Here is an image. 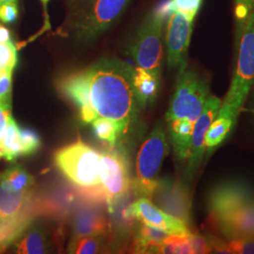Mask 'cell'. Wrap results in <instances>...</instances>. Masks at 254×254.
<instances>
[{
  "label": "cell",
  "instance_id": "obj_6",
  "mask_svg": "<svg viewBox=\"0 0 254 254\" xmlns=\"http://www.w3.org/2000/svg\"><path fill=\"white\" fill-rule=\"evenodd\" d=\"M168 18L154 8L138 27L129 53L136 66L161 77L164 54V27Z\"/></svg>",
  "mask_w": 254,
  "mask_h": 254
},
{
  "label": "cell",
  "instance_id": "obj_10",
  "mask_svg": "<svg viewBox=\"0 0 254 254\" xmlns=\"http://www.w3.org/2000/svg\"><path fill=\"white\" fill-rule=\"evenodd\" d=\"M40 217L65 222L84 200L79 187L66 182H57L45 190L35 193Z\"/></svg>",
  "mask_w": 254,
  "mask_h": 254
},
{
  "label": "cell",
  "instance_id": "obj_36",
  "mask_svg": "<svg viewBox=\"0 0 254 254\" xmlns=\"http://www.w3.org/2000/svg\"><path fill=\"white\" fill-rule=\"evenodd\" d=\"M207 240H208L211 253L213 254H231L229 244L226 243L223 239L219 238L218 236H210L207 235Z\"/></svg>",
  "mask_w": 254,
  "mask_h": 254
},
{
  "label": "cell",
  "instance_id": "obj_14",
  "mask_svg": "<svg viewBox=\"0 0 254 254\" xmlns=\"http://www.w3.org/2000/svg\"><path fill=\"white\" fill-rule=\"evenodd\" d=\"M152 200L166 213L190 224L191 196L185 183L170 177L159 179Z\"/></svg>",
  "mask_w": 254,
  "mask_h": 254
},
{
  "label": "cell",
  "instance_id": "obj_20",
  "mask_svg": "<svg viewBox=\"0 0 254 254\" xmlns=\"http://www.w3.org/2000/svg\"><path fill=\"white\" fill-rule=\"evenodd\" d=\"M160 79L161 77L141 67L136 66L134 68L133 84L140 109H145L156 99L160 88Z\"/></svg>",
  "mask_w": 254,
  "mask_h": 254
},
{
  "label": "cell",
  "instance_id": "obj_19",
  "mask_svg": "<svg viewBox=\"0 0 254 254\" xmlns=\"http://www.w3.org/2000/svg\"><path fill=\"white\" fill-rule=\"evenodd\" d=\"M170 141L178 161H188L190 154L191 140L194 123L185 118L167 121Z\"/></svg>",
  "mask_w": 254,
  "mask_h": 254
},
{
  "label": "cell",
  "instance_id": "obj_16",
  "mask_svg": "<svg viewBox=\"0 0 254 254\" xmlns=\"http://www.w3.org/2000/svg\"><path fill=\"white\" fill-rule=\"evenodd\" d=\"M130 213L137 221L173 236H190V229L183 220L166 213L147 198H138L129 204Z\"/></svg>",
  "mask_w": 254,
  "mask_h": 254
},
{
  "label": "cell",
  "instance_id": "obj_38",
  "mask_svg": "<svg viewBox=\"0 0 254 254\" xmlns=\"http://www.w3.org/2000/svg\"><path fill=\"white\" fill-rule=\"evenodd\" d=\"M248 100H249V106H248L249 110L253 111L254 113V84L252 88V91L250 92V95L248 97Z\"/></svg>",
  "mask_w": 254,
  "mask_h": 254
},
{
  "label": "cell",
  "instance_id": "obj_2",
  "mask_svg": "<svg viewBox=\"0 0 254 254\" xmlns=\"http://www.w3.org/2000/svg\"><path fill=\"white\" fill-rule=\"evenodd\" d=\"M35 179L21 165L6 170L0 177V227L26 230L37 218Z\"/></svg>",
  "mask_w": 254,
  "mask_h": 254
},
{
  "label": "cell",
  "instance_id": "obj_7",
  "mask_svg": "<svg viewBox=\"0 0 254 254\" xmlns=\"http://www.w3.org/2000/svg\"><path fill=\"white\" fill-rule=\"evenodd\" d=\"M100 153L78 138L55 153L56 166L73 185L88 189L100 185Z\"/></svg>",
  "mask_w": 254,
  "mask_h": 254
},
{
  "label": "cell",
  "instance_id": "obj_40",
  "mask_svg": "<svg viewBox=\"0 0 254 254\" xmlns=\"http://www.w3.org/2000/svg\"><path fill=\"white\" fill-rule=\"evenodd\" d=\"M9 2H16L17 3V0H0V5L3 3H9Z\"/></svg>",
  "mask_w": 254,
  "mask_h": 254
},
{
  "label": "cell",
  "instance_id": "obj_30",
  "mask_svg": "<svg viewBox=\"0 0 254 254\" xmlns=\"http://www.w3.org/2000/svg\"><path fill=\"white\" fill-rule=\"evenodd\" d=\"M203 0H171L173 11H177L185 17L195 21L200 11Z\"/></svg>",
  "mask_w": 254,
  "mask_h": 254
},
{
  "label": "cell",
  "instance_id": "obj_4",
  "mask_svg": "<svg viewBox=\"0 0 254 254\" xmlns=\"http://www.w3.org/2000/svg\"><path fill=\"white\" fill-rule=\"evenodd\" d=\"M168 153L166 132L162 124L157 123L136 154L135 178L132 181V190L136 196L152 200L159 181L158 174Z\"/></svg>",
  "mask_w": 254,
  "mask_h": 254
},
{
  "label": "cell",
  "instance_id": "obj_26",
  "mask_svg": "<svg viewBox=\"0 0 254 254\" xmlns=\"http://www.w3.org/2000/svg\"><path fill=\"white\" fill-rule=\"evenodd\" d=\"M254 9V0H235V41L245 27L247 21Z\"/></svg>",
  "mask_w": 254,
  "mask_h": 254
},
{
  "label": "cell",
  "instance_id": "obj_35",
  "mask_svg": "<svg viewBox=\"0 0 254 254\" xmlns=\"http://www.w3.org/2000/svg\"><path fill=\"white\" fill-rule=\"evenodd\" d=\"M11 118V106L0 104V158H2L1 144Z\"/></svg>",
  "mask_w": 254,
  "mask_h": 254
},
{
  "label": "cell",
  "instance_id": "obj_31",
  "mask_svg": "<svg viewBox=\"0 0 254 254\" xmlns=\"http://www.w3.org/2000/svg\"><path fill=\"white\" fill-rule=\"evenodd\" d=\"M228 244L231 254H254V236L233 239Z\"/></svg>",
  "mask_w": 254,
  "mask_h": 254
},
{
  "label": "cell",
  "instance_id": "obj_13",
  "mask_svg": "<svg viewBox=\"0 0 254 254\" xmlns=\"http://www.w3.org/2000/svg\"><path fill=\"white\" fill-rule=\"evenodd\" d=\"M194 22L173 11L166 24L167 63L170 69L185 68L190 45Z\"/></svg>",
  "mask_w": 254,
  "mask_h": 254
},
{
  "label": "cell",
  "instance_id": "obj_1",
  "mask_svg": "<svg viewBox=\"0 0 254 254\" xmlns=\"http://www.w3.org/2000/svg\"><path fill=\"white\" fill-rule=\"evenodd\" d=\"M78 72L96 115L113 121L121 136L127 135L140 109L133 84L134 68L120 60L102 59Z\"/></svg>",
  "mask_w": 254,
  "mask_h": 254
},
{
  "label": "cell",
  "instance_id": "obj_27",
  "mask_svg": "<svg viewBox=\"0 0 254 254\" xmlns=\"http://www.w3.org/2000/svg\"><path fill=\"white\" fill-rule=\"evenodd\" d=\"M161 254H193L189 236L169 235L164 240Z\"/></svg>",
  "mask_w": 254,
  "mask_h": 254
},
{
  "label": "cell",
  "instance_id": "obj_22",
  "mask_svg": "<svg viewBox=\"0 0 254 254\" xmlns=\"http://www.w3.org/2000/svg\"><path fill=\"white\" fill-rule=\"evenodd\" d=\"M168 236L163 231L141 223L134 230L132 251L134 254H161V247Z\"/></svg>",
  "mask_w": 254,
  "mask_h": 254
},
{
  "label": "cell",
  "instance_id": "obj_41",
  "mask_svg": "<svg viewBox=\"0 0 254 254\" xmlns=\"http://www.w3.org/2000/svg\"><path fill=\"white\" fill-rule=\"evenodd\" d=\"M0 177H1V174H0Z\"/></svg>",
  "mask_w": 254,
  "mask_h": 254
},
{
  "label": "cell",
  "instance_id": "obj_8",
  "mask_svg": "<svg viewBox=\"0 0 254 254\" xmlns=\"http://www.w3.org/2000/svg\"><path fill=\"white\" fill-rule=\"evenodd\" d=\"M99 176L107 208L130 194L133 180L129 160L125 153L117 150L101 153Z\"/></svg>",
  "mask_w": 254,
  "mask_h": 254
},
{
  "label": "cell",
  "instance_id": "obj_37",
  "mask_svg": "<svg viewBox=\"0 0 254 254\" xmlns=\"http://www.w3.org/2000/svg\"><path fill=\"white\" fill-rule=\"evenodd\" d=\"M11 42H12V39H11V35H10L9 29L7 27L0 25V43L8 44Z\"/></svg>",
  "mask_w": 254,
  "mask_h": 254
},
{
  "label": "cell",
  "instance_id": "obj_17",
  "mask_svg": "<svg viewBox=\"0 0 254 254\" xmlns=\"http://www.w3.org/2000/svg\"><path fill=\"white\" fill-rule=\"evenodd\" d=\"M221 102L222 101L217 96L210 94L202 113L194 125L190 154L187 161V168L185 172V179L187 181H191L193 179L202 162L205 154V134L211 123L218 115Z\"/></svg>",
  "mask_w": 254,
  "mask_h": 254
},
{
  "label": "cell",
  "instance_id": "obj_29",
  "mask_svg": "<svg viewBox=\"0 0 254 254\" xmlns=\"http://www.w3.org/2000/svg\"><path fill=\"white\" fill-rule=\"evenodd\" d=\"M17 61V49L13 42L8 44L0 43V73L13 72Z\"/></svg>",
  "mask_w": 254,
  "mask_h": 254
},
{
  "label": "cell",
  "instance_id": "obj_18",
  "mask_svg": "<svg viewBox=\"0 0 254 254\" xmlns=\"http://www.w3.org/2000/svg\"><path fill=\"white\" fill-rule=\"evenodd\" d=\"M210 226L229 240L254 236V199Z\"/></svg>",
  "mask_w": 254,
  "mask_h": 254
},
{
  "label": "cell",
  "instance_id": "obj_5",
  "mask_svg": "<svg viewBox=\"0 0 254 254\" xmlns=\"http://www.w3.org/2000/svg\"><path fill=\"white\" fill-rule=\"evenodd\" d=\"M210 94L207 78L187 65L179 70L166 121L185 118L195 124L202 113Z\"/></svg>",
  "mask_w": 254,
  "mask_h": 254
},
{
  "label": "cell",
  "instance_id": "obj_23",
  "mask_svg": "<svg viewBox=\"0 0 254 254\" xmlns=\"http://www.w3.org/2000/svg\"><path fill=\"white\" fill-rule=\"evenodd\" d=\"M236 123L228 117L218 116L213 120L205 134V154L208 157L231 135Z\"/></svg>",
  "mask_w": 254,
  "mask_h": 254
},
{
  "label": "cell",
  "instance_id": "obj_25",
  "mask_svg": "<svg viewBox=\"0 0 254 254\" xmlns=\"http://www.w3.org/2000/svg\"><path fill=\"white\" fill-rule=\"evenodd\" d=\"M91 125L94 135L101 140L109 143L111 148H114L119 137H121L117 124L109 119L98 117Z\"/></svg>",
  "mask_w": 254,
  "mask_h": 254
},
{
  "label": "cell",
  "instance_id": "obj_11",
  "mask_svg": "<svg viewBox=\"0 0 254 254\" xmlns=\"http://www.w3.org/2000/svg\"><path fill=\"white\" fill-rule=\"evenodd\" d=\"M38 218L12 244L15 254H45L62 250L66 235L65 222L58 221L54 226H49Z\"/></svg>",
  "mask_w": 254,
  "mask_h": 254
},
{
  "label": "cell",
  "instance_id": "obj_9",
  "mask_svg": "<svg viewBox=\"0 0 254 254\" xmlns=\"http://www.w3.org/2000/svg\"><path fill=\"white\" fill-rule=\"evenodd\" d=\"M131 0H92L75 24L76 37L90 42L107 31L126 11Z\"/></svg>",
  "mask_w": 254,
  "mask_h": 254
},
{
  "label": "cell",
  "instance_id": "obj_15",
  "mask_svg": "<svg viewBox=\"0 0 254 254\" xmlns=\"http://www.w3.org/2000/svg\"><path fill=\"white\" fill-rule=\"evenodd\" d=\"M105 206L107 205L83 201L74 209L65 221L69 224L72 238L113 234L109 213L104 211Z\"/></svg>",
  "mask_w": 254,
  "mask_h": 254
},
{
  "label": "cell",
  "instance_id": "obj_32",
  "mask_svg": "<svg viewBox=\"0 0 254 254\" xmlns=\"http://www.w3.org/2000/svg\"><path fill=\"white\" fill-rule=\"evenodd\" d=\"M12 72L0 73V104L11 106Z\"/></svg>",
  "mask_w": 254,
  "mask_h": 254
},
{
  "label": "cell",
  "instance_id": "obj_3",
  "mask_svg": "<svg viewBox=\"0 0 254 254\" xmlns=\"http://www.w3.org/2000/svg\"><path fill=\"white\" fill-rule=\"evenodd\" d=\"M236 60L230 88L218 112V116L237 119L254 84V9L245 27L235 41Z\"/></svg>",
  "mask_w": 254,
  "mask_h": 254
},
{
  "label": "cell",
  "instance_id": "obj_33",
  "mask_svg": "<svg viewBox=\"0 0 254 254\" xmlns=\"http://www.w3.org/2000/svg\"><path fill=\"white\" fill-rule=\"evenodd\" d=\"M189 239L193 250V254H211V249L206 236H201L199 234H191L190 236H189Z\"/></svg>",
  "mask_w": 254,
  "mask_h": 254
},
{
  "label": "cell",
  "instance_id": "obj_24",
  "mask_svg": "<svg viewBox=\"0 0 254 254\" xmlns=\"http://www.w3.org/2000/svg\"><path fill=\"white\" fill-rule=\"evenodd\" d=\"M1 150L2 158H5L7 161H14L21 155L20 127L13 118L9 121L6 134L1 144Z\"/></svg>",
  "mask_w": 254,
  "mask_h": 254
},
{
  "label": "cell",
  "instance_id": "obj_39",
  "mask_svg": "<svg viewBox=\"0 0 254 254\" xmlns=\"http://www.w3.org/2000/svg\"><path fill=\"white\" fill-rule=\"evenodd\" d=\"M41 1V3L44 5V9H45V10H46V22H47V20H48V18H47V12H46V9H47V4L51 1V0H40Z\"/></svg>",
  "mask_w": 254,
  "mask_h": 254
},
{
  "label": "cell",
  "instance_id": "obj_12",
  "mask_svg": "<svg viewBox=\"0 0 254 254\" xmlns=\"http://www.w3.org/2000/svg\"><path fill=\"white\" fill-rule=\"evenodd\" d=\"M254 199V188L247 182L233 179L218 183L207 198L209 223L226 217Z\"/></svg>",
  "mask_w": 254,
  "mask_h": 254
},
{
  "label": "cell",
  "instance_id": "obj_28",
  "mask_svg": "<svg viewBox=\"0 0 254 254\" xmlns=\"http://www.w3.org/2000/svg\"><path fill=\"white\" fill-rule=\"evenodd\" d=\"M21 155L35 154L42 146L41 137L36 132L29 128H20Z\"/></svg>",
  "mask_w": 254,
  "mask_h": 254
},
{
  "label": "cell",
  "instance_id": "obj_34",
  "mask_svg": "<svg viewBox=\"0 0 254 254\" xmlns=\"http://www.w3.org/2000/svg\"><path fill=\"white\" fill-rule=\"evenodd\" d=\"M18 17V6L16 2L3 3L0 5V21L12 23Z\"/></svg>",
  "mask_w": 254,
  "mask_h": 254
},
{
  "label": "cell",
  "instance_id": "obj_21",
  "mask_svg": "<svg viewBox=\"0 0 254 254\" xmlns=\"http://www.w3.org/2000/svg\"><path fill=\"white\" fill-rule=\"evenodd\" d=\"M116 241L114 234L74 237L71 239L67 251L75 254H108L115 250Z\"/></svg>",
  "mask_w": 254,
  "mask_h": 254
}]
</instances>
